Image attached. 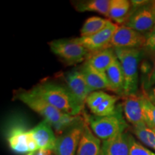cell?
<instances>
[{
	"label": "cell",
	"mask_w": 155,
	"mask_h": 155,
	"mask_svg": "<svg viewBox=\"0 0 155 155\" xmlns=\"http://www.w3.org/2000/svg\"><path fill=\"white\" fill-rule=\"evenodd\" d=\"M32 91L60 111L71 116H79L83 106L66 86L52 81H44L31 88Z\"/></svg>",
	"instance_id": "cell-1"
},
{
	"label": "cell",
	"mask_w": 155,
	"mask_h": 155,
	"mask_svg": "<svg viewBox=\"0 0 155 155\" xmlns=\"http://www.w3.org/2000/svg\"><path fill=\"white\" fill-rule=\"evenodd\" d=\"M123 114V108L119 104L115 113L111 115L98 116L84 113L83 117L94 135L99 139L105 141L124 132L128 125Z\"/></svg>",
	"instance_id": "cell-2"
},
{
	"label": "cell",
	"mask_w": 155,
	"mask_h": 155,
	"mask_svg": "<svg viewBox=\"0 0 155 155\" xmlns=\"http://www.w3.org/2000/svg\"><path fill=\"white\" fill-rule=\"evenodd\" d=\"M114 51L124 75V96L137 94L139 86V64L143 55L142 51L138 48H116Z\"/></svg>",
	"instance_id": "cell-3"
},
{
	"label": "cell",
	"mask_w": 155,
	"mask_h": 155,
	"mask_svg": "<svg viewBox=\"0 0 155 155\" xmlns=\"http://www.w3.org/2000/svg\"><path fill=\"white\" fill-rule=\"evenodd\" d=\"M15 96L17 99L24 103L29 108L42 116L44 119L47 120L53 129L69 115L53 107L31 89L28 91H19Z\"/></svg>",
	"instance_id": "cell-4"
},
{
	"label": "cell",
	"mask_w": 155,
	"mask_h": 155,
	"mask_svg": "<svg viewBox=\"0 0 155 155\" xmlns=\"http://www.w3.org/2000/svg\"><path fill=\"white\" fill-rule=\"evenodd\" d=\"M50 50L65 65H72L87 59L90 52L73 39H58L49 43Z\"/></svg>",
	"instance_id": "cell-5"
},
{
	"label": "cell",
	"mask_w": 155,
	"mask_h": 155,
	"mask_svg": "<svg viewBox=\"0 0 155 155\" xmlns=\"http://www.w3.org/2000/svg\"><path fill=\"white\" fill-rule=\"evenodd\" d=\"M86 121L84 117L57 137L53 152L55 155L76 154Z\"/></svg>",
	"instance_id": "cell-6"
},
{
	"label": "cell",
	"mask_w": 155,
	"mask_h": 155,
	"mask_svg": "<svg viewBox=\"0 0 155 155\" xmlns=\"http://www.w3.org/2000/svg\"><path fill=\"white\" fill-rule=\"evenodd\" d=\"M123 25L144 35L152 31L155 28V1H150L132 10V14Z\"/></svg>",
	"instance_id": "cell-7"
},
{
	"label": "cell",
	"mask_w": 155,
	"mask_h": 155,
	"mask_svg": "<svg viewBox=\"0 0 155 155\" xmlns=\"http://www.w3.org/2000/svg\"><path fill=\"white\" fill-rule=\"evenodd\" d=\"M119 98V96L116 95L98 91L89 94L86 104L93 115L106 116L115 113L117 109L116 102Z\"/></svg>",
	"instance_id": "cell-8"
},
{
	"label": "cell",
	"mask_w": 155,
	"mask_h": 155,
	"mask_svg": "<svg viewBox=\"0 0 155 155\" xmlns=\"http://www.w3.org/2000/svg\"><path fill=\"white\" fill-rule=\"evenodd\" d=\"M145 41V35L125 25L118 27L108 48H138L141 49Z\"/></svg>",
	"instance_id": "cell-9"
},
{
	"label": "cell",
	"mask_w": 155,
	"mask_h": 155,
	"mask_svg": "<svg viewBox=\"0 0 155 155\" xmlns=\"http://www.w3.org/2000/svg\"><path fill=\"white\" fill-rule=\"evenodd\" d=\"M118 25L111 21L100 32L90 36L74 38L78 43L86 48L90 53L99 51L108 48L112 37L118 28Z\"/></svg>",
	"instance_id": "cell-10"
},
{
	"label": "cell",
	"mask_w": 155,
	"mask_h": 155,
	"mask_svg": "<svg viewBox=\"0 0 155 155\" xmlns=\"http://www.w3.org/2000/svg\"><path fill=\"white\" fill-rule=\"evenodd\" d=\"M122 104L124 115L133 127L147 126L145 124L142 108V93L124 96Z\"/></svg>",
	"instance_id": "cell-11"
},
{
	"label": "cell",
	"mask_w": 155,
	"mask_h": 155,
	"mask_svg": "<svg viewBox=\"0 0 155 155\" xmlns=\"http://www.w3.org/2000/svg\"><path fill=\"white\" fill-rule=\"evenodd\" d=\"M65 79L66 86L75 98L84 105L87 98L91 92L83 73L80 70H73L65 75Z\"/></svg>",
	"instance_id": "cell-12"
},
{
	"label": "cell",
	"mask_w": 155,
	"mask_h": 155,
	"mask_svg": "<svg viewBox=\"0 0 155 155\" xmlns=\"http://www.w3.org/2000/svg\"><path fill=\"white\" fill-rule=\"evenodd\" d=\"M31 131L38 144L39 150L53 152L57 137L54 133L53 127L47 120H42L40 124L31 129Z\"/></svg>",
	"instance_id": "cell-13"
},
{
	"label": "cell",
	"mask_w": 155,
	"mask_h": 155,
	"mask_svg": "<svg viewBox=\"0 0 155 155\" xmlns=\"http://www.w3.org/2000/svg\"><path fill=\"white\" fill-rule=\"evenodd\" d=\"M102 155H130L129 133L121 132L103 141Z\"/></svg>",
	"instance_id": "cell-14"
},
{
	"label": "cell",
	"mask_w": 155,
	"mask_h": 155,
	"mask_svg": "<svg viewBox=\"0 0 155 155\" xmlns=\"http://www.w3.org/2000/svg\"><path fill=\"white\" fill-rule=\"evenodd\" d=\"M79 70L84 75L88 88L91 93L105 89L110 90L106 73L98 71L87 62H85Z\"/></svg>",
	"instance_id": "cell-15"
},
{
	"label": "cell",
	"mask_w": 155,
	"mask_h": 155,
	"mask_svg": "<svg viewBox=\"0 0 155 155\" xmlns=\"http://www.w3.org/2000/svg\"><path fill=\"white\" fill-rule=\"evenodd\" d=\"M30 129L22 125L12 126L7 134V141L13 152L17 154H29L28 137Z\"/></svg>",
	"instance_id": "cell-16"
},
{
	"label": "cell",
	"mask_w": 155,
	"mask_h": 155,
	"mask_svg": "<svg viewBox=\"0 0 155 155\" xmlns=\"http://www.w3.org/2000/svg\"><path fill=\"white\" fill-rule=\"evenodd\" d=\"M101 139L96 137L86 123L75 155H102Z\"/></svg>",
	"instance_id": "cell-17"
},
{
	"label": "cell",
	"mask_w": 155,
	"mask_h": 155,
	"mask_svg": "<svg viewBox=\"0 0 155 155\" xmlns=\"http://www.w3.org/2000/svg\"><path fill=\"white\" fill-rule=\"evenodd\" d=\"M110 91L118 96H124L125 79L121 63L117 57L106 71Z\"/></svg>",
	"instance_id": "cell-18"
},
{
	"label": "cell",
	"mask_w": 155,
	"mask_h": 155,
	"mask_svg": "<svg viewBox=\"0 0 155 155\" xmlns=\"http://www.w3.org/2000/svg\"><path fill=\"white\" fill-rule=\"evenodd\" d=\"M132 14L131 1L128 0H111L108 9V19L117 24H124Z\"/></svg>",
	"instance_id": "cell-19"
},
{
	"label": "cell",
	"mask_w": 155,
	"mask_h": 155,
	"mask_svg": "<svg viewBox=\"0 0 155 155\" xmlns=\"http://www.w3.org/2000/svg\"><path fill=\"white\" fill-rule=\"evenodd\" d=\"M116 58L114 49L106 48L94 53H90L86 62L101 72L106 73V70Z\"/></svg>",
	"instance_id": "cell-20"
},
{
	"label": "cell",
	"mask_w": 155,
	"mask_h": 155,
	"mask_svg": "<svg viewBox=\"0 0 155 155\" xmlns=\"http://www.w3.org/2000/svg\"><path fill=\"white\" fill-rule=\"evenodd\" d=\"M110 3L111 0H87L75 2L73 5L78 12H94L108 17Z\"/></svg>",
	"instance_id": "cell-21"
},
{
	"label": "cell",
	"mask_w": 155,
	"mask_h": 155,
	"mask_svg": "<svg viewBox=\"0 0 155 155\" xmlns=\"http://www.w3.org/2000/svg\"><path fill=\"white\" fill-rule=\"evenodd\" d=\"M110 19L100 17H91L88 18L81 29V37H86L94 35L105 28Z\"/></svg>",
	"instance_id": "cell-22"
},
{
	"label": "cell",
	"mask_w": 155,
	"mask_h": 155,
	"mask_svg": "<svg viewBox=\"0 0 155 155\" xmlns=\"http://www.w3.org/2000/svg\"><path fill=\"white\" fill-rule=\"evenodd\" d=\"M133 132L136 137L146 146L155 151V131L147 126L133 127Z\"/></svg>",
	"instance_id": "cell-23"
},
{
	"label": "cell",
	"mask_w": 155,
	"mask_h": 155,
	"mask_svg": "<svg viewBox=\"0 0 155 155\" xmlns=\"http://www.w3.org/2000/svg\"><path fill=\"white\" fill-rule=\"evenodd\" d=\"M142 108L147 127L155 131V104L149 99L146 94L142 91Z\"/></svg>",
	"instance_id": "cell-24"
},
{
	"label": "cell",
	"mask_w": 155,
	"mask_h": 155,
	"mask_svg": "<svg viewBox=\"0 0 155 155\" xmlns=\"http://www.w3.org/2000/svg\"><path fill=\"white\" fill-rule=\"evenodd\" d=\"M141 50L143 55L155 61V28L145 34V41Z\"/></svg>",
	"instance_id": "cell-25"
},
{
	"label": "cell",
	"mask_w": 155,
	"mask_h": 155,
	"mask_svg": "<svg viewBox=\"0 0 155 155\" xmlns=\"http://www.w3.org/2000/svg\"><path fill=\"white\" fill-rule=\"evenodd\" d=\"M129 139L130 144V155H155V153L138 142L130 134H129Z\"/></svg>",
	"instance_id": "cell-26"
},
{
	"label": "cell",
	"mask_w": 155,
	"mask_h": 155,
	"mask_svg": "<svg viewBox=\"0 0 155 155\" xmlns=\"http://www.w3.org/2000/svg\"><path fill=\"white\" fill-rule=\"evenodd\" d=\"M154 86H155V61L153 63L152 67L144 78L142 83L143 92H147Z\"/></svg>",
	"instance_id": "cell-27"
},
{
	"label": "cell",
	"mask_w": 155,
	"mask_h": 155,
	"mask_svg": "<svg viewBox=\"0 0 155 155\" xmlns=\"http://www.w3.org/2000/svg\"><path fill=\"white\" fill-rule=\"evenodd\" d=\"M145 94H146L147 96L148 97L149 99H150L153 104H155V86L150 89V90L145 93Z\"/></svg>",
	"instance_id": "cell-28"
}]
</instances>
